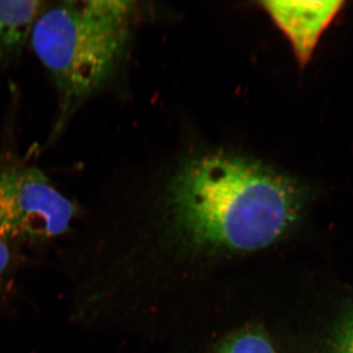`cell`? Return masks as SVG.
<instances>
[{"label": "cell", "mask_w": 353, "mask_h": 353, "mask_svg": "<svg viewBox=\"0 0 353 353\" xmlns=\"http://www.w3.org/2000/svg\"><path fill=\"white\" fill-rule=\"evenodd\" d=\"M296 181L250 158L210 153L183 166L169 194L181 240L202 254H241L280 241L303 210Z\"/></svg>", "instance_id": "cell-1"}, {"label": "cell", "mask_w": 353, "mask_h": 353, "mask_svg": "<svg viewBox=\"0 0 353 353\" xmlns=\"http://www.w3.org/2000/svg\"><path fill=\"white\" fill-rule=\"evenodd\" d=\"M134 3L113 0L46 2L30 39L57 94L50 141L68 126L119 63L130 34Z\"/></svg>", "instance_id": "cell-2"}, {"label": "cell", "mask_w": 353, "mask_h": 353, "mask_svg": "<svg viewBox=\"0 0 353 353\" xmlns=\"http://www.w3.org/2000/svg\"><path fill=\"white\" fill-rule=\"evenodd\" d=\"M79 215L75 202L38 167H0V240L23 250L41 248L71 234Z\"/></svg>", "instance_id": "cell-3"}, {"label": "cell", "mask_w": 353, "mask_h": 353, "mask_svg": "<svg viewBox=\"0 0 353 353\" xmlns=\"http://www.w3.org/2000/svg\"><path fill=\"white\" fill-rule=\"evenodd\" d=\"M260 4L289 39L299 63L305 66L345 2L268 0Z\"/></svg>", "instance_id": "cell-4"}, {"label": "cell", "mask_w": 353, "mask_h": 353, "mask_svg": "<svg viewBox=\"0 0 353 353\" xmlns=\"http://www.w3.org/2000/svg\"><path fill=\"white\" fill-rule=\"evenodd\" d=\"M46 1H0V72L18 59Z\"/></svg>", "instance_id": "cell-5"}, {"label": "cell", "mask_w": 353, "mask_h": 353, "mask_svg": "<svg viewBox=\"0 0 353 353\" xmlns=\"http://www.w3.org/2000/svg\"><path fill=\"white\" fill-rule=\"evenodd\" d=\"M27 263L24 250L0 240V310L15 296L21 272Z\"/></svg>", "instance_id": "cell-6"}, {"label": "cell", "mask_w": 353, "mask_h": 353, "mask_svg": "<svg viewBox=\"0 0 353 353\" xmlns=\"http://www.w3.org/2000/svg\"><path fill=\"white\" fill-rule=\"evenodd\" d=\"M213 353H277L271 339L259 326H248L228 334Z\"/></svg>", "instance_id": "cell-7"}, {"label": "cell", "mask_w": 353, "mask_h": 353, "mask_svg": "<svg viewBox=\"0 0 353 353\" xmlns=\"http://www.w3.org/2000/svg\"><path fill=\"white\" fill-rule=\"evenodd\" d=\"M322 353H353V309L334 330Z\"/></svg>", "instance_id": "cell-8"}]
</instances>
